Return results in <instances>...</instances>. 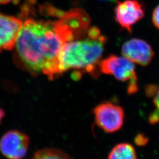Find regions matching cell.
Returning a JSON list of instances; mask_svg holds the SVG:
<instances>
[{
  "label": "cell",
  "mask_w": 159,
  "mask_h": 159,
  "mask_svg": "<svg viewBox=\"0 0 159 159\" xmlns=\"http://www.w3.org/2000/svg\"><path fill=\"white\" fill-rule=\"evenodd\" d=\"M99 70L103 74L113 76L121 82H126L127 92L132 94L138 91L137 77L134 63L125 57L111 54L101 60Z\"/></svg>",
  "instance_id": "obj_3"
},
{
  "label": "cell",
  "mask_w": 159,
  "mask_h": 159,
  "mask_svg": "<svg viewBox=\"0 0 159 159\" xmlns=\"http://www.w3.org/2000/svg\"><path fill=\"white\" fill-rule=\"evenodd\" d=\"M144 8L138 0H125L117 3L115 17L123 29L131 33L132 27L144 16Z\"/></svg>",
  "instance_id": "obj_6"
},
{
  "label": "cell",
  "mask_w": 159,
  "mask_h": 159,
  "mask_svg": "<svg viewBox=\"0 0 159 159\" xmlns=\"http://www.w3.org/2000/svg\"><path fill=\"white\" fill-rule=\"evenodd\" d=\"M5 116V112L3 109L0 108V123Z\"/></svg>",
  "instance_id": "obj_13"
},
{
  "label": "cell",
  "mask_w": 159,
  "mask_h": 159,
  "mask_svg": "<svg viewBox=\"0 0 159 159\" xmlns=\"http://www.w3.org/2000/svg\"><path fill=\"white\" fill-rule=\"evenodd\" d=\"M154 96L153 103L156 109L149 117V121L151 124L154 125L159 122V87H156L152 95Z\"/></svg>",
  "instance_id": "obj_11"
},
{
  "label": "cell",
  "mask_w": 159,
  "mask_h": 159,
  "mask_svg": "<svg viewBox=\"0 0 159 159\" xmlns=\"http://www.w3.org/2000/svg\"><path fill=\"white\" fill-rule=\"evenodd\" d=\"M152 21L154 25L159 30V5L154 10L152 14Z\"/></svg>",
  "instance_id": "obj_12"
},
{
  "label": "cell",
  "mask_w": 159,
  "mask_h": 159,
  "mask_svg": "<svg viewBox=\"0 0 159 159\" xmlns=\"http://www.w3.org/2000/svg\"><path fill=\"white\" fill-rule=\"evenodd\" d=\"M22 25V19L0 12V52L14 49Z\"/></svg>",
  "instance_id": "obj_7"
},
{
  "label": "cell",
  "mask_w": 159,
  "mask_h": 159,
  "mask_svg": "<svg viewBox=\"0 0 159 159\" xmlns=\"http://www.w3.org/2000/svg\"><path fill=\"white\" fill-rule=\"evenodd\" d=\"M121 53L131 62L142 66H148L154 56L151 46L144 40L139 39L125 41L121 47Z\"/></svg>",
  "instance_id": "obj_8"
},
{
  "label": "cell",
  "mask_w": 159,
  "mask_h": 159,
  "mask_svg": "<svg viewBox=\"0 0 159 159\" xmlns=\"http://www.w3.org/2000/svg\"><path fill=\"white\" fill-rule=\"evenodd\" d=\"M32 159H73L62 150L54 148H46L34 154Z\"/></svg>",
  "instance_id": "obj_10"
},
{
  "label": "cell",
  "mask_w": 159,
  "mask_h": 159,
  "mask_svg": "<svg viewBox=\"0 0 159 159\" xmlns=\"http://www.w3.org/2000/svg\"><path fill=\"white\" fill-rule=\"evenodd\" d=\"M106 41L107 37L100 29L91 27L84 37L67 43L57 57L53 80L68 71H74V78H80L83 74L98 77Z\"/></svg>",
  "instance_id": "obj_2"
},
{
  "label": "cell",
  "mask_w": 159,
  "mask_h": 159,
  "mask_svg": "<svg viewBox=\"0 0 159 159\" xmlns=\"http://www.w3.org/2000/svg\"><path fill=\"white\" fill-rule=\"evenodd\" d=\"M100 1H111V0H100Z\"/></svg>",
  "instance_id": "obj_15"
},
{
  "label": "cell",
  "mask_w": 159,
  "mask_h": 159,
  "mask_svg": "<svg viewBox=\"0 0 159 159\" xmlns=\"http://www.w3.org/2000/svg\"><path fill=\"white\" fill-rule=\"evenodd\" d=\"M93 114L97 125L106 133H115L123 125L124 110L112 102L100 103L93 110Z\"/></svg>",
  "instance_id": "obj_4"
},
{
  "label": "cell",
  "mask_w": 159,
  "mask_h": 159,
  "mask_svg": "<svg viewBox=\"0 0 159 159\" xmlns=\"http://www.w3.org/2000/svg\"><path fill=\"white\" fill-rule=\"evenodd\" d=\"M108 159H137V156L136 150L131 144L121 143L112 148Z\"/></svg>",
  "instance_id": "obj_9"
},
{
  "label": "cell",
  "mask_w": 159,
  "mask_h": 159,
  "mask_svg": "<svg viewBox=\"0 0 159 159\" xmlns=\"http://www.w3.org/2000/svg\"><path fill=\"white\" fill-rule=\"evenodd\" d=\"M14 0H0V4H7L11 3Z\"/></svg>",
  "instance_id": "obj_14"
},
{
  "label": "cell",
  "mask_w": 159,
  "mask_h": 159,
  "mask_svg": "<svg viewBox=\"0 0 159 159\" xmlns=\"http://www.w3.org/2000/svg\"><path fill=\"white\" fill-rule=\"evenodd\" d=\"M54 19L27 18L14 49L17 67L36 76L44 74L53 80L57 57L67 43L84 37L90 18L81 8L56 10Z\"/></svg>",
  "instance_id": "obj_1"
},
{
  "label": "cell",
  "mask_w": 159,
  "mask_h": 159,
  "mask_svg": "<svg viewBox=\"0 0 159 159\" xmlns=\"http://www.w3.org/2000/svg\"><path fill=\"white\" fill-rule=\"evenodd\" d=\"M30 146L29 137L21 131H7L0 139V152L7 159H23Z\"/></svg>",
  "instance_id": "obj_5"
}]
</instances>
